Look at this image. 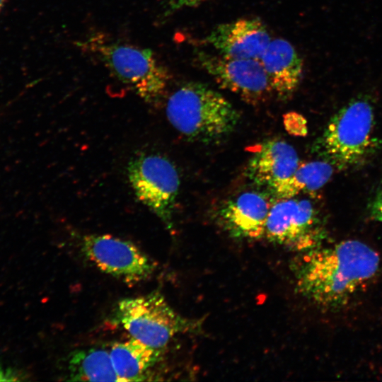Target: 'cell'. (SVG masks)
Returning a JSON list of instances; mask_svg holds the SVG:
<instances>
[{
	"label": "cell",
	"mask_w": 382,
	"mask_h": 382,
	"mask_svg": "<svg viewBox=\"0 0 382 382\" xmlns=\"http://www.w3.org/2000/svg\"><path fill=\"white\" fill-rule=\"evenodd\" d=\"M112 320L133 338L160 350L176 335L199 331L202 326L200 320L178 313L158 292L121 300Z\"/></svg>",
	"instance_id": "obj_4"
},
{
	"label": "cell",
	"mask_w": 382,
	"mask_h": 382,
	"mask_svg": "<svg viewBox=\"0 0 382 382\" xmlns=\"http://www.w3.org/2000/svg\"><path fill=\"white\" fill-rule=\"evenodd\" d=\"M271 40L265 24L256 18L223 23L204 37L217 53L238 59H259Z\"/></svg>",
	"instance_id": "obj_10"
},
{
	"label": "cell",
	"mask_w": 382,
	"mask_h": 382,
	"mask_svg": "<svg viewBox=\"0 0 382 382\" xmlns=\"http://www.w3.org/2000/svg\"><path fill=\"white\" fill-rule=\"evenodd\" d=\"M127 175L138 199L172 230L173 212L180 187L174 164L159 154H141L129 162Z\"/></svg>",
	"instance_id": "obj_6"
},
{
	"label": "cell",
	"mask_w": 382,
	"mask_h": 382,
	"mask_svg": "<svg viewBox=\"0 0 382 382\" xmlns=\"http://www.w3.org/2000/svg\"><path fill=\"white\" fill-rule=\"evenodd\" d=\"M378 254L357 240L301 253L292 265L297 291L319 306L345 304L377 273Z\"/></svg>",
	"instance_id": "obj_1"
},
{
	"label": "cell",
	"mask_w": 382,
	"mask_h": 382,
	"mask_svg": "<svg viewBox=\"0 0 382 382\" xmlns=\"http://www.w3.org/2000/svg\"><path fill=\"white\" fill-rule=\"evenodd\" d=\"M81 47L94 54L112 75L145 102L156 104L162 98L169 74L151 50L99 35L90 37Z\"/></svg>",
	"instance_id": "obj_3"
},
{
	"label": "cell",
	"mask_w": 382,
	"mask_h": 382,
	"mask_svg": "<svg viewBox=\"0 0 382 382\" xmlns=\"http://www.w3.org/2000/svg\"><path fill=\"white\" fill-rule=\"evenodd\" d=\"M25 378L20 371L4 368L0 365V381H19Z\"/></svg>",
	"instance_id": "obj_20"
},
{
	"label": "cell",
	"mask_w": 382,
	"mask_h": 382,
	"mask_svg": "<svg viewBox=\"0 0 382 382\" xmlns=\"http://www.w3.org/2000/svg\"><path fill=\"white\" fill-rule=\"evenodd\" d=\"M333 166L326 161L300 163L287 180L277 185L272 192L278 198L296 197L301 192L319 190L330 179Z\"/></svg>",
	"instance_id": "obj_16"
},
{
	"label": "cell",
	"mask_w": 382,
	"mask_h": 382,
	"mask_svg": "<svg viewBox=\"0 0 382 382\" xmlns=\"http://www.w3.org/2000/svg\"><path fill=\"white\" fill-rule=\"evenodd\" d=\"M374 111L365 98L350 101L335 114L317 144L333 167L342 170L359 163L371 145Z\"/></svg>",
	"instance_id": "obj_5"
},
{
	"label": "cell",
	"mask_w": 382,
	"mask_h": 382,
	"mask_svg": "<svg viewBox=\"0 0 382 382\" xmlns=\"http://www.w3.org/2000/svg\"><path fill=\"white\" fill-rule=\"evenodd\" d=\"M286 129L294 135L303 136L307 132L306 121L296 112L288 113L284 117Z\"/></svg>",
	"instance_id": "obj_17"
},
{
	"label": "cell",
	"mask_w": 382,
	"mask_h": 382,
	"mask_svg": "<svg viewBox=\"0 0 382 382\" xmlns=\"http://www.w3.org/2000/svg\"><path fill=\"white\" fill-rule=\"evenodd\" d=\"M272 207L268 197L257 191H247L224 202L218 209L219 224L231 237L257 240L263 238Z\"/></svg>",
	"instance_id": "obj_11"
},
{
	"label": "cell",
	"mask_w": 382,
	"mask_h": 382,
	"mask_svg": "<svg viewBox=\"0 0 382 382\" xmlns=\"http://www.w3.org/2000/svg\"><path fill=\"white\" fill-rule=\"evenodd\" d=\"M68 381H121L110 352L102 348H86L71 353L67 361Z\"/></svg>",
	"instance_id": "obj_15"
},
{
	"label": "cell",
	"mask_w": 382,
	"mask_h": 382,
	"mask_svg": "<svg viewBox=\"0 0 382 382\" xmlns=\"http://www.w3.org/2000/svg\"><path fill=\"white\" fill-rule=\"evenodd\" d=\"M81 248L100 270L127 284L146 280L156 270L155 262L136 245L110 235H86Z\"/></svg>",
	"instance_id": "obj_9"
},
{
	"label": "cell",
	"mask_w": 382,
	"mask_h": 382,
	"mask_svg": "<svg viewBox=\"0 0 382 382\" xmlns=\"http://www.w3.org/2000/svg\"><path fill=\"white\" fill-rule=\"evenodd\" d=\"M263 238L300 253L318 247L322 233L314 206L306 199H279L272 204Z\"/></svg>",
	"instance_id": "obj_7"
},
{
	"label": "cell",
	"mask_w": 382,
	"mask_h": 382,
	"mask_svg": "<svg viewBox=\"0 0 382 382\" xmlns=\"http://www.w3.org/2000/svg\"><path fill=\"white\" fill-rule=\"evenodd\" d=\"M274 93L281 99L291 96L299 87L303 75V60L288 40H270L259 58Z\"/></svg>",
	"instance_id": "obj_13"
},
{
	"label": "cell",
	"mask_w": 382,
	"mask_h": 382,
	"mask_svg": "<svg viewBox=\"0 0 382 382\" xmlns=\"http://www.w3.org/2000/svg\"><path fill=\"white\" fill-rule=\"evenodd\" d=\"M369 211L373 219L382 222V189L372 199L369 205Z\"/></svg>",
	"instance_id": "obj_19"
},
{
	"label": "cell",
	"mask_w": 382,
	"mask_h": 382,
	"mask_svg": "<svg viewBox=\"0 0 382 382\" xmlns=\"http://www.w3.org/2000/svg\"><path fill=\"white\" fill-rule=\"evenodd\" d=\"M166 115L189 140L210 144L223 141L236 129L241 115L222 94L206 84L187 82L168 98Z\"/></svg>",
	"instance_id": "obj_2"
},
{
	"label": "cell",
	"mask_w": 382,
	"mask_h": 382,
	"mask_svg": "<svg viewBox=\"0 0 382 382\" xmlns=\"http://www.w3.org/2000/svg\"><path fill=\"white\" fill-rule=\"evenodd\" d=\"M195 59L219 86L236 94L248 103H263L274 93L259 59L232 58L204 51L196 52Z\"/></svg>",
	"instance_id": "obj_8"
},
{
	"label": "cell",
	"mask_w": 382,
	"mask_h": 382,
	"mask_svg": "<svg viewBox=\"0 0 382 382\" xmlns=\"http://www.w3.org/2000/svg\"><path fill=\"white\" fill-rule=\"evenodd\" d=\"M161 352L132 338L115 343L110 354L121 381H142L147 380L150 371L161 359Z\"/></svg>",
	"instance_id": "obj_14"
},
{
	"label": "cell",
	"mask_w": 382,
	"mask_h": 382,
	"mask_svg": "<svg viewBox=\"0 0 382 382\" xmlns=\"http://www.w3.org/2000/svg\"><path fill=\"white\" fill-rule=\"evenodd\" d=\"M209 0H161L167 13H171L180 9L195 7Z\"/></svg>",
	"instance_id": "obj_18"
},
{
	"label": "cell",
	"mask_w": 382,
	"mask_h": 382,
	"mask_svg": "<svg viewBox=\"0 0 382 382\" xmlns=\"http://www.w3.org/2000/svg\"><path fill=\"white\" fill-rule=\"evenodd\" d=\"M299 158L288 142L273 139L258 146L248 161L246 175L254 184L271 192L298 168Z\"/></svg>",
	"instance_id": "obj_12"
},
{
	"label": "cell",
	"mask_w": 382,
	"mask_h": 382,
	"mask_svg": "<svg viewBox=\"0 0 382 382\" xmlns=\"http://www.w3.org/2000/svg\"><path fill=\"white\" fill-rule=\"evenodd\" d=\"M4 2V0H0V11L3 6Z\"/></svg>",
	"instance_id": "obj_21"
}]
</instances>
